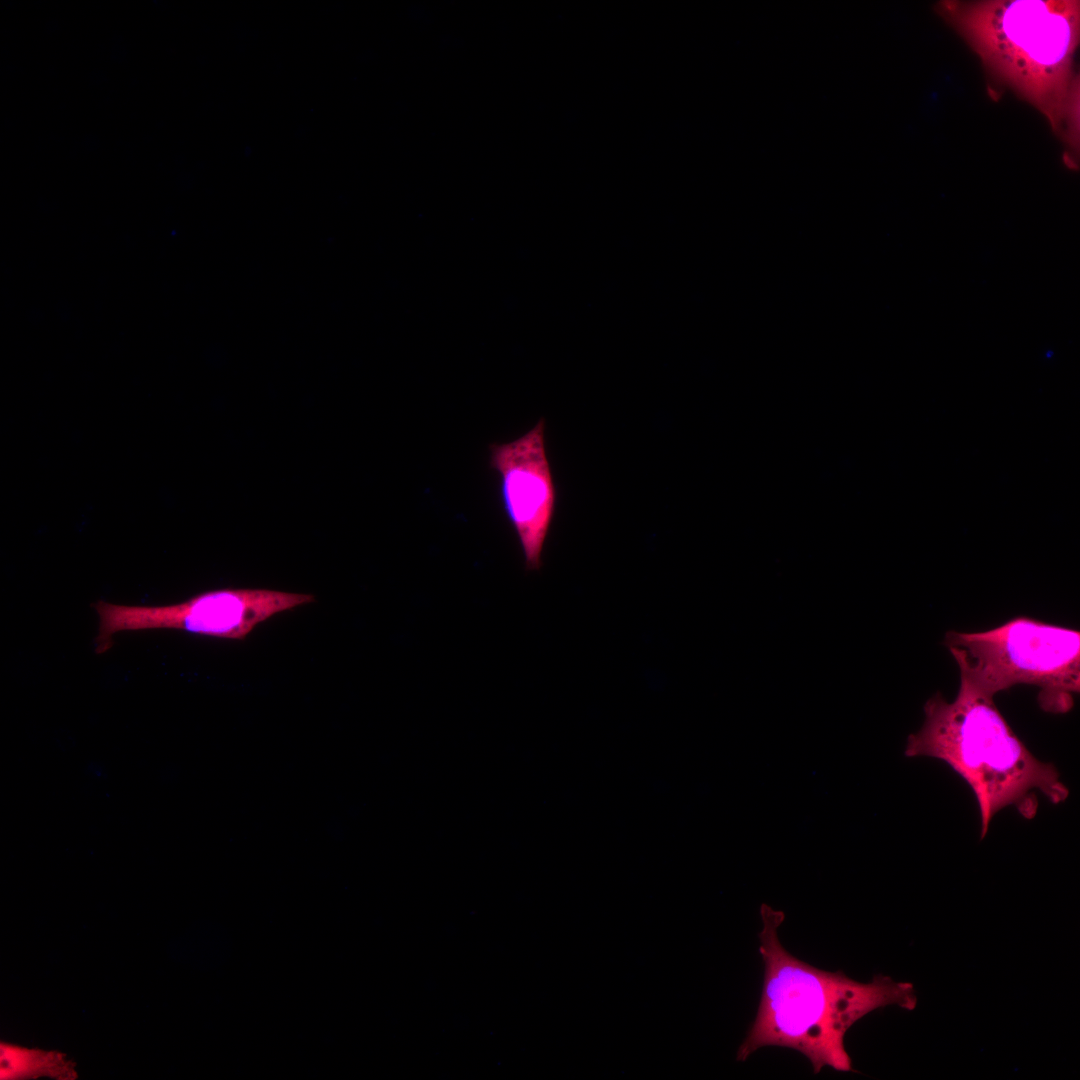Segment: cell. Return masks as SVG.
I'll return each mask as SVG.
<instances>
[{
  "instance_id": "277c9868",
  "label": "cell",
  "mask_w": 1080,
  "mask_h": 1080,
  "mask_svg": "<svg viewBox=\"0 0 1080 1080\" xmlns=\"http://www.w3.org/2000/svg\"><path fill=\"white\" fill-rule=\"evenodd\" d=\"M944 645L960 679L994 697L1018 684L1036 686L1041 710L1066 714L1080 691V632L1026 616L980 632L948 631Z\"/></svg>"
},
{
  "instance_id": "7a4b0ae2",
  "label": "cell",
  "mask_w": 1080,
  "mask_h": 1080,
  "mask_svg": "<svg viewBox=\"0 0 1080 1080\" xmlns=\"http://www.w3.org/2000/svg\"><path fill=\"white\" fill-rule=\"evenodd\" d=\"M937 12L979 56L996 84L1027 101L1066 146L1077 169L1080 143L1078 0H944Z\"/></svg>"
},
{
  "instance_id": "3957f363",
  "label": "cell",
  "mask_w": 1080,
  "mask_h": 1080,
  "mask_svg": "<svg viewBox=\"0 0 1080 1080\" xmlns=\"http://www.w3.org/2000/svg\"><path fill=\"white\" fill-rule=\"evenodd\" d=\"M924 720L907 737L906 757L948 764L971 788L980 814V839L1002 809L1033 819L1039 795L1058 805L1069 788L1053 763L1038 759L1019 739L991 697L960 679L956 697L937 692L923 706Z\"/></svg>"
},
{
  "instance_id": "6da1fadb",
  "label": "cell",
  "mask_w": 1080,
  "mask_h": 1080,
  "mask_svg": "<svg viewBox=\"0 0 1080 1080\" xmlns=\"http://www.w3.org/2000/svg\"><path fill=\"white\" fill-rule=\"evenodd\" d=\"M759 953L764 964L756 1016L737 1050L746 1061L767 1046L793 1049L804 1055L818 1074L824 1067L852 1072L845 1047L847 1031L869 1013L887 1006L911 1011L917 1006L914 985L876 974L869 982L843 971H826L792 955L781 944L779 928L785 913L763 903Z\"/></svg>"
},
{
  "instance_id": "52a82bcc",
  "label": "cell",
  "mask_w": 1080,
  "mask_h": 1080,
  "mask_svg": "<svg viewBox=\"0 0 1080 1080\" xmlns=\"http://www.w3.org/2000/svg\"><path fill=\"white\" fill-rule=\"evenodd\" d=\"M1 1079H35L48 1077L70 1079L75 1070L59 1052L30 1049L8 1043L1 1044Z\"/></svg>"
},
{
  "instance_id": "5b68a950",
  "label": "cell",
  "mask_w": 1080,
  "mask_h": 1080,
  "mask_svg": "<svg viewBox=\"0 0 1080 1080\" xmlns=\"http://www.w3.org/2000/svg\"><path fill=\"white\" fill-rule=\"evenodd\" d=\"M315 601L312 594L263 588H224L206 591L183 602L163 606H129L99 600L97 653L108 650L123 631L176 629L188 633L244 640L275 614Z\"/></svg>"
},
{
  "instance_id": "8992f818",
  "label": "cell",
  "mask_w": 1080,
  "mask_h": 1080,
  "mask_svg": "<svg viewBox=\"0 0 1080 1080\" xmlns=\"http://www.w3.org/2000/svg\"><path fill=\"white\" fill-rule=\"evenodd\" d=\"M545 419L507 443L489 445V465L499 475L503 511L514 529L529 570L542 565L557 491L545 445Z\"/></svg>"
}]
</instances>
